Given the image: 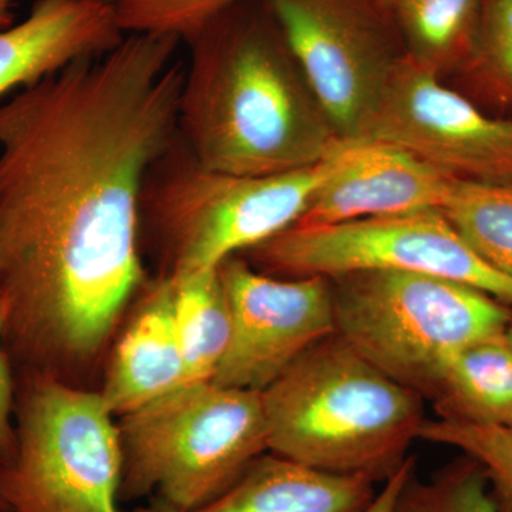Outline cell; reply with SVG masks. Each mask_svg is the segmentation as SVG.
Masks as SVG:
<instances>
[{
    "label": "cell",
    "mask_w": 512,
    "mask_h": 512,
    "mask_svg": "<svg viewBox=\"0 0 512 512\" xmlns=\"http://www.w3.org/2000/svg\"><path fill=\"white\" fill-rule=\"evenodd\" d=\"M481 8L483 0H397L392 12L407 56L441 79L466 62Z\"/></svg>",
    "instance_id": "e0dca14e"
},
{
    "label": "cell",
    "mask_w": 512,
    "mask_h": 512,
    "mask_svg": "<svg viewBox=\"0 0 512 512\" xmlns=\"http://www.w3.org/2000/svg\"><path fill=\"white\" fill-rule=\"evenodd\" d=\"M450 178L412 154L377 141H342L328 177L301 220L302 227L441 208Z\"/></svg>",
    "instance_id": "7c38bea8"
},
{
    "label": "cell",
    "mask_w": 512,
    "mask_h": 512,
    "mask_svg": "<svg viewBox=\"0 0 512 512\" xmlns=\"http://www.w3.org/2000/svg\"><path fill=\"white\" fill-rule=\"evenodd\" d=\"M268 451L333 474L386 483L420 440L424 399L338 333L262 390Z\"/></svg>",
    "instance_id": "3957f363"
},
{
    "label": "cell",
    "mask_w": 512,
    "mask_h": 512,
    "mask_svg": "<svg viewBox=\"0 0 512 512\" xmlns=\"http://www.w3.org/2000/svg\"><path fill=\"white\" fill-rule=\"evenodd\" d=\"M173 281L174 319L187 383L212 382L231 340V312L218 266Z\"/></svg>",
    "instance_id": "ac0fdd59"
},
{
    "label": "cell",
    "mask_w": 512,
    "mask_h": 512,
    "mask_svg": "<svg viewBox=\"0 0 512 512\" xmlns=\"http://www.w3.org/2000/svg\"><path fill=\"white\" fill-rule=\"evenodd\" d=\"M330 167L332 154L292 173H224L202 164L177 134L141 190L143 252L157 275L181 278L217 268L301 220Z\"/></svg>",
    "instance_id": "277c9868"
},
{
    "label": "cell",
    "mask_w": 512,
    "mask_h": 512,
    "mask_svg": "<svg viewBox=\"0 0 512 512\" xmlns=\"http://www.w3.org/2000/svg\"><path fill=\"white\" fill-rule=\"evenodd\" d=\"M15 396L16 377L5 349V311L0 299V467L12 466L18 451Z\"/></svg>",
    "instance_id": "cb8c5ba5"
},
{
    "label": "cell",
    "mask_w": 512,
    "mask_h": 512,
    "mask_svg": "<svg viewBox=\"0 0 512 512\" xmlns=\"http://www.w3.org/2000/svg\"><path fill=\"white\" fill-rule=\"evenodd\" d=\"M342 141L363 140L407 56L382 0H264Z\"/></svg>",
    "instance_id": "9c48e42d"
},
{
    "label": "cell",
    "mask_w": 512,
    "mask_h": 512,
    "mask_svg": "<svg viewBox=\"0 0 512 512\" xmlns=\"http://www.w3.org/2000/svg\"><path fill=\"white\" fill-rule=\"evenodd\" d=\"M120 500L154 495L181 512L210 504L268 451L261 392L187 383L119 417Z\"/></svg>",
    "instance_id": "8992f818"
},
{
    "label": "cell",
    "mask_w": 512,
    "mask_h": 512,
    "mask_svg": "<svg viewBox=\"0 0 512 512\" xmlns=\"http://www.w3.org/2000/svg\"><path fill=\"white\" fill-rule=\"evenodd\" d=\"M382 2L384 5L389 6V8L392 9V6L397 2V0H382Z\"/></svg>",
    "instance_id": "4dcf8cb0"
},
{
    "label": "cell",
    "mask_w": 512,
    "mask_h": 512,
    "mask_svg": "<svg viewBox=\"0 0 512 512\" xmlns=\"http://www.w3.org/2000/svg\"><path fill=\"white\" fill-rule=\"evenodd\" d=\"M15 377L18 451L12 466L0 467L9 512H120L119 420L99 389Z\"/></svg>",
    "instance_id": "52a82bcc"
},
{
    "label": "cell",
    "mask_w": 512,
    "mask_h": 512,
    "mask_svg": "<svg viewBox=\"0 0 512 512\" xmlns=\"http://www.w3.org/2000/svg\"><path fill=\"white\" fill-rule=\"evenodd\" d=\"M416 471V458L410 456L400 470L384 483L382 490L377 491L375 500L363 512H394L397 498L406 481Z\"/></svg>",
    "instance_id": "d4e9b609"
},
{
    "label": "cell",
    "mask_w": 512,
    "mask_h": 512,
    "mask_svg": "<svg viewBox=\"0 0 512 512\" xmlns=\"http://www.w3.org/2000/svg\"><path fill=\"white\" fill-rule=\"evenodd\" d=\"M18 0H0V30L9 28L15 19V6Z\"/></svg>",
    "instance_id": "484cf974"
},
{
    "label": "cell",
    "mask_w": 512,
    "mask_h": 512,
    "mask_svg": "<svg viewBox=\"0 0 512 512\" xmlns=\"http://www.w3.org/2000/svg\"><path fill=\"white\" fill-rule=\"evenodd\" d=\"M440 211L468 247L512 279V183L453 180Z\"/></svg>",
    "instance_id": "d6986e66"
},
{
    "label": "cell",
    "mask_w": 512,
    "mask_h": 512,
    "mask_svg": "<svg viewBox=\"0 0 512 512\" xmlns=\"http://www.w3.org/2000/svg\"><path fill=\"white\" fill-rule=\"evenodd\" d=\"M138 512H181L178 511L177 508L171 507L170 504L165 503V501L160 500V498H153L150 504L147 507L140 508Z\"/></svg>",
    "instance_id": "4316f807"
},
{
    "label": "cell",
    "mask_w": 512,
    "mask_h": 512,
    "mask_svg": "<svg viewBox=\"0 0 512 512\" xmlns=\"http://www.w3.org/2000/svg\"><path fill=\"white\" fill-rule=\"evenodd\" d=\"M456 74L477 99L512 109V0H483L473 46Z\"/></svg>",
    "instance_id": "ffe728a7"
},
{
    "label": "cell",
    "mask_w": 512,
    "mask_h": 512,
    "mask_svg": "<svg viewBox=\"0 0 512 512\" xmlns=\"http://www.w3.org/2000/svg\"><path fill=\"white\" fill-rule=\"evenodd\" d=\"M184 42L177 130L208 168L292 173L342 143L264 0H235Z\"/></svg>",
    "instance_id": "7a4b0ae2"
},
{
    "label": "cell",
    "mask_w": 512,
    "mask_h": 512,
    "mask_svg": "<svg viewBox=\"0 0 512 512\" xmlns=\"http://www.w3.org/2000/svg\"><path fill=\"white\" fill-rule=\"evenodd\" d=\"M329 279L336 333L424 400L458 352L504 333L512 315L507 303L439 276L367 269Z\"/></svg>",
    "instance_id": "5b68a950"
},
{
    "label": "cell",
    "mask_w": 512,
    "mask_h": 512,
    "mask_svg": "<svg viewBox=\"0 0 512 512\" xmlns=\"http://www.w3.org/2000/svg\"><path fill=\"white\" fill-rule=\"evenodd\" d=\"M431 402L439 419L480 426L511 423L512 346L505 332L458 352Z\"/></svg>",
    "instance_id": "2e32d148"
},
{
    "label": "cell",
    "mask_w": 512,
    "mask_h": 512,
    "mask_svg": "<svg viewBox=\"0 0 512 512\" xmlns=\"http://www.w3.org/2000/svg\"><path fill=\"white\" fill-rule=\"evenodd\" d=\"M420 440L457 448L483 467L498 512H512V421L493 426L424 421Z\"/></svg>",
    "instance_id": "44dd1931"
},
{
    "label": "cell",
    "mask_w": 512,
    "mask_h": 512,
    "mask_svg": "<svg viewBox=\"0 0 512 512\" xmlns=\"http://www.w3.org/2000/svg\"><path fill=\"white\" fill-rule=\"evenodd\" d=\"M375 483L318 470L266 451L220 497L192 512H363Z\"/></svg>",
    "instance_id": "9a60e30c"
},
{
    "label": "cell",
    "mask_w": 512,
    "mask_h": 512,
    "mask_svg": "<svg viewBox=\"0 0 512 512\" xmlns=\"http://www.w3.org/2000/svg\"><path fill=\"white\" fill-rule=\"evenodd\" d=\"M278 278L386 269L439 276L512 306V279L491 268L439 208L326 225H293L239 254Z\"/></svg>",
    "instance_id": "ba28073f"
},
{
    "label": "cell",
    "mask_w": 512,
    "mask_h": 512,
    "mask_svg": "<svg viewBox=\"0 0 512 512\" xmlns=\"http://www.w3.org/2000/svg\"><path fill=\"white\" fill-rule=\"evenodd\" d=\"M363 140L389 144L450 180L512 183V119H495L409 56L397 64Z\"/></svg>",
    "instance_id": "30bf717a"
},
{
    "label": "cell",
    "mask_w": 512,
    "mask_h": 512,
    "mask_svg": "<svg viewBox=\"0 0 512 512\" xmlns=\"http://www.w3.org/2000/svg\"><path fill=\"white\" fill-rule=\"evenodd\" d=\"M92 2L106 3V5H114L116 0H92Z\"/></svg>",
    "instance_id": "f546056e"
},
{
    "label": "cell",
    "mask_w": 512,
    "mask_h": 512,
    "mask_svg": "<svg viewBox=\"0 0 512 512\" xmlns=\"http://www.w3.org/2000/svg\"><path fill=\"white\" fill-rule=\"evenodd\" d=\"M180 42L126 35L0 103V299L18 375L92 387L150 279L140 197L178 134Z\"/></svg>",
    "instance_id": "6da1fadb"
},
{
    "label": "cell",
    "mask_w": 512,
    "mask_h": 512,
    "mask_svg": "<svg viewBox=\"0 0 512 512\" xmlns=\"http://www.w3.org/2000/svg\"><path fill=\"white\" fill-rule=\"evenodd\" d=\"M394 512H498L483 467L461 454L427 480L416 471L403 485Z\"/></svg>",
    "instance_id": "7402d4cb"
},
{
    "label": "cell",
    "mask_w": 512,
    "mask_h": 512,
    "mask_svg": "<svg viewBox=\"0 0 512 512\" xmlns=\"http://www.w3.org/2000/svg\"><path fill=\"white\" fill-rule=\"evenodd\" d=\"M235 0H116L114 12L124 35L175 36L197 33Z\"/></svg>",
    "instance_id": "603a6c76"
},
{
    "label": "cell",
    "mask_w": 512,
    "mask_h": 512,
    "mask_svg": "<svg viewBox=\"0 0 512 512\" xmlns=\"http://www.w3.org/2000/svg\"><path fill=\"white\" fill-rule=\"evenodd\" d=\"M505 336H507L508 342H510L512 346V315L510 322H508L507 329H505Z\"/></svg>",
    "instance_id": "83f0119b"
},
{
    "label": "cell",
    "mask_w": 512,
    "mask_h": 512,
    "mask_svg": "<svg viewBox=\"0 0 512 512\" xmlns=\"http://www.w3.org/2000/svg\"><path fill=\"white\" fill-rule=\"evenodd\" d=\"M0 512H9L8 504L3 500L2 494H0Z\"/></svg>",
    "instance_id": "f1b7e54d"
},
{
    "label": "cell",
    "mask_w": 512,
    "mask_h": 512,
    "mask_svg": "<svg viewBox=\"0 0 512 512\" xmlns=\"http://www.w3.org/2000/svg\"><path fill=\"white\" fill-rule=\"evenodd\" d=\"M99 392L119 419L187 383L174 319V281L148 279L111 346Z\"/></svg>",
    "instance_id": "4fadbf2b"
},
{
    "label": "cell",
    "mask_w": 512,
    "mask_h": 512,
    "mask_svg": "<svg viewBox=\"0 0 512 512\" xmlns=\"http://www.w3.org/2000/svg\"><path fill=\"white\" fill-rule=\"evenodd\" d=\"M113 5L92 0H37L28 18L0 30V99L76 60L123 42Z\"/></svg>",
    "instance_id": "5bb4252c"
},
{
    "label": "cell",
    "mask_w": 512,
    "mask_h": 512,
    "mask_svg": "<svg viewBox=\"0 0 512 512\" xmlns=\"http://www.w3.org/2000/svg\"><path fill=\"white\" fill-rule=\"evenodd\" d=\"M231 340L212 382L262 392L309 349L336 335L335 303L326 276L278 278L241 255L218 265Z\"/></svg>",
    "instance_id": "8fae6325"
}]
</instances>
